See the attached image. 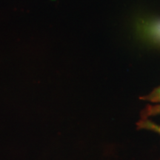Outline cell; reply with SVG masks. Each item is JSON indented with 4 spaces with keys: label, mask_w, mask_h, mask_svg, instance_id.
<instances>
[{
    "label": "cell",
    "mask_w": 160,
    "mask_h": 160,
    "mask_svg": "<svg viewBox=\"0 0 160 160\" xmlns=\"http://www.w3.org/2000/svg\"><path fill=\"white\" fill-rule=\"evenodd\" d=\"M157 115H160V103L153 105H148L143 112L144 118Z\"/></svg>",
    "instance_id": "277c9868"
},
{
    "label": "cell",
    "mask_w": 160,
    "mask_h": 160,
    "mask_svg": "<svg viewBox=\"0 0 160 160\" xmlns=\"http://www.w3.org/2000/svg\"><path fill=\"white\" fill-rule=\"evenodd\" d=\"M137 125L139 129L148 130V131L154 132V133L160 135V125L154 122L147 119V118L142 119L140 121L138 122Z\"/></svg>",
    "instance_id": "7a4b0ae2"
},
{
    "label": "cell",
    "mask_w": 160,
    "mask_h": 160,
    "mask_svg": "<svg viewBox=\"0 0 160 160\" xmlns=\"http://www.w3.org/2000/svg\"><path fill=\"white\" fill-rule=\"evenodd\" d=\"M141 99L154 103H160V86L152 91L149 94L142 97Z\"/></svg>",
    "instance_id": "3957f363"
},
{
    "label": "cell",
    "mask_w": 160,
    "mask_h": 160,
    "mask_svg": "<svg viewBox=\"0 0 160 160\" xmlns=\"http://www.w3.org/2000/svg\"><path fill=\"white\" fill-rule=\"evenodd\" d=\"M142 30L150 39L160 43V19L145 22L142 26Z\"/></svg>",
    "instance_id": "6da1fadb"
}]
</instances>
